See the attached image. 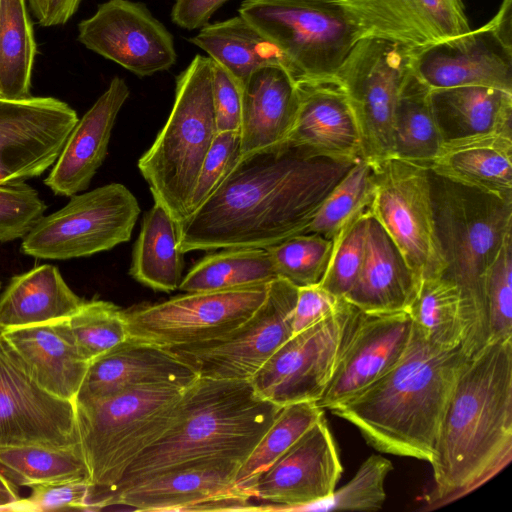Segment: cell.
<instances>
[{
	"mask_svg": "<svg viewBox=\"0 0 512 512\" xmlns=\"http://www.w3.org/2000/svg\"><path fill=\"white\" fill-rule=\"evenodd\" d=\"M357 161L287 142L241 157L216 191L177 223L178 248H267L303 234Z\"/></svg>",
	"mask_w": 512,
	"mask_h": 512,
	"instance_id": "cell-1",
	"label": "cell"
},
{
	"mask_svg": "<svg viewBox=\"0 0 512 512\" xmlns=\"http://www.w3.org/2000/svg\"><path fill=\"white\" fill-rule=\"evenodd\" d=\"M512 459V337L487 343L461 367L435 443L429 505L474 491Z\"/></svg>",
	"mask_w": 512,
	"mask_h": 512,
	"instance_id": "cell-2",
	"label": "cell"
},
{
	"mask_svg": "<svg viewBox=\"0 0 512 512\" xmlns=\"http://www.w3.org/2000/svg\"><path fill=\"white\" fill-rule=\"evenodd\" d=\"M467 356L441 350L414 329L404 356L376 381L330 411L386 454L431 462L441 420Z\"/></svg>",
	"mask_w": 512,
	"mask_h": 512,
	"instance_id": "cell-3",
	"label": "cell"
},
{
	"mask_svg": "<svg viewBox=\"0 0 512 512\" xmlns=\"http://www.w3.org/2000/svg\"><path fill=\"white\" fill-rule=\"evenodd\" d=\"M283 407L261 398L250 380L198 377L184 388L163 434L96 503L183 463L207 459L243 463Z\"/></svg>",
	"mask_w": 512,
	"mask_h": 512,
	"instance_id": "cell-4",
	"label": "cell"
},
{
	"mask_svg": "<svg viewBox=\"0 0 512 512\" xmlns=\"http://www.w3.org/2000/svg\"><path fill=\"white\" fill-rule=\"evenodd\" d=\"M435 230L446 267L460 289L462 352L471 357L489 340L486 273L512 235V202L449 180L428 169Z\"/></svg>",
	"mask_w": 512,
	"mask_h": 512,
	"instance_id": "cell-5",
	"label": "cell"
},
{
	"mask_svg": "<svg viewBox=\"0 0 512 512\" xmlns=\"http://www.w3.org/2000/svg\"><path fill=\"white\" fill-rule=\"evenodd\" d=\"M216 134L212 61L196 55L177 76L168 119L138 161L154 202L164 206L176 223L189 214L202 163Z\"/></svg>",
	"mask_w": 512,
	"mask_h": 512,
	"instance_id": "cell-6",
	"label": "cell"
},
{
	"mask_svg": "<svg viewBox=\"0 0 512 512\" xmlns=\"http://www.w3.org/2000/svg\"><path fill=\"white\" fill-rule=\"evenodd\" d=\"M184 388L141 386L95 400L74 401L79 447L92 485L90 506L113 488L131 462L167 429Z\"/></svg>",
	"mask_w": 512,
	"mask_h": 512,
	"instance_id": "cell-7",
	"label": "cell"
},
{
	"mask_svg": "<svg viewBox=\"0 0 512 512\" xmlns=\"http://www.w3.org/2000/svg\"><path fill=\"white\" fill-rule=\"evenodd\" d=\"M238 14L277 47L297 82L336 78L363 37L340 0H244Z\"/></svg>",
	"mask_w": 512,
	"mask_h": 512,
	"instance_id": "cell-8",
	"label": "cell"
},
{
	"mask_svg": "<svg viewBox=\"0 0 512 512\" xmlns=\"http://www.w3.org/2000/svg\"><path fill=\"white\" fill-rule=\"evenodd\" d=\"M140 206L123 184L110 183L70 197L58 211L42 216L22 238L25 255L69 260L108 251L129 241Z\"/></svg>",
	"mask_w": 512,
	"mask_h": 512,
	"instance_id": "cell-9",
	"label": "cell"
},
{
	"mask_svg": "<svg viewBox=\"0 0 512 512\" xmlns=\"http://www.w3.org/2000/svg\"><path fill=\"white\" fill-rule=\"evenodd\" d=\"M412 49L382 37H362L336 74L357 122L362 158L371 164L393 157L395 110L411 72Z\"/></svg>",
	"mask_w": 512,
	"mask_h": 512,
	"instance_id": "cell-10",
	"label": "cell"
},
{
	"mask_svg": "<svg viewBox=\"0 0 512 512\" xmlns=\"http://www.w3.org/2000/svg\"><path fill=\"white\" fill-rule=\"evenodd\" d=\"M269 283L186 292L125 311L129 338L165 349L215 340L237 328L265 301Z\"/></svg>",
	"mask_w": 512,
	"mask_h": 512,
	"instance_id": "cell-11",
	"label": "cell"
},
{
	"mask_svg": "<svg viewBox=\"0 0 512 512\" xmlns=\"http://www.w3.org/2000/svg\"><path fill=\"white\" fill-rule=\"evenodd\" d=\"M372 165L371 214L394 241L419 284L442 275L446 264L435 230L428 168L396 157Z\"/></svg>",
	"mask_w": 512,
	"mask_h": 512,
	"instance_id": "cell-12",
	"label": "cell"
},
{
	"mask_svg": "<svg viewBox=\"0 0 512 512\" xmlns=\"http://www.w3.org/2000/svg\"><path fill=\"white\" fill-rule=\"evenodd\" d=\"M297 293V286L277 277L262 305L237 328L215 340L168 350L198 377L250 380L292 336Z\"/></svg>",
	"mask_w": 512,
	"mask_h": 512,
	"instance_id": "cell-13",
	"label": "cell"
},
{
	"mask_svg": "<svg viewBox=\"0 0 512 512\" xmlns=\"http://www.w3.org/2000/svg\"><path fill=\"white\" fill-rule=\"evenodd\" d=\"M357 308L344 298L331 314L292 335L255 373V392L274 404L313 401L323 395Z\"/></svg>",
	"mask_w": 512,
	"mask_h": 512,
	"instance_id": "cell-14",
	"label": "cell"
},
{
	"mask_svg": "<svg viewBox=\"0 0 512 512\" xmlns=\"http://www.w3.org/2000/svg\"><path fill=\"white\" fill-rule=\"evenodd\" d=\"M241 465L229 459L183 463L107 495L95 510L121 505L137 511H255L235 482Z\"/></svg>",
	"mask_w": 512,
	"mask_h": 512,
	"instance_id": "cell-15",
	"label": "cell"
},
{
	"mask_svg": "<svg viewBox=\"0 0 512 512\" xmlns=\"http://www.w3.org/2000/svg\"><path fill=\"white\" fill-rule=\"evenodd\" d=\"M78 119L54 97L0 99V185L23 183L52 167Z\"/></svg>",
	"mask_w": 512,
	"mask_h": 512,
	"instance_id": "cell-16",
	"label": "cell"
},
{
	"mask_svg": "<svg viewBox=\"0 0 512 512\" xmlns=\"http://www.w3.org/2000/svg\"><path fill=\"white\" fill-rule=\"evenodd\" d=\"M18 446L79 447L75 403L40 387L0 334V448Z\"/></svg>",
	"mask_w": 512,
	"mask_h": 512,
	"instance_id": "cell-17",
	"label": "cell"
},
{
	"mask_svg": "<svg viewBox=\"0 0 512 512\" xmlns=\"http://www.w3.org/2000/svg\"><path fill=\"white\" fill-rule=\"evenodd\" d=\"M78 41L139 77L170 69L177 60L173 36L140 2L108 0L78 24Z\"/></svg>",
	"mask_w": 512,
	"mask_h": 512,
	"instance_id": "cell-18",
	"label": "cell"
},
{
	"mask_svg": "<svg viewBox=\"0 0 512 512\" xmlns=\"http://www.w3.org/2000/svg\"><path fill=\"white\" fill-rule=\"evenodd\" d=\"M343 467L324 415L248 487L255 511H296L336 489Z\"/></svg>",
	"mask_w": 512,
	"mask_h": 512,
	"instance_id": "cell-19",
	"label": "cell"
},
{
	"mask_svg": "<svg viewBox=\"0 0 512 512\" xmlns=\"http://www.w3.org/2000/svg\"><path fill=\"white\" fill-rule=\"evenodd\" d=\"M412 335L407 311L372 314L358 309L318 406L330 410L384 375L404 356Z\"/></svg>",
	"mask_w": 512,
	"mask_h": 512,
	"instance_id": "cell-20",
	"label": "cell"
},
{
	"mask_svg": "<svg viewBox=\"0 0 512 512\" xmlns=\"http://www.w3.org/2000/svg\"><path fill=\"white\" fill-rule=\"evenodd\" d=\"M411 71L430 89L487 86L512 92V43L484 26L412 49Z\"/></svg>",
	"mask_w": 512,
	"mask_h": 512,
	"instance_id": "cell-21",
	"label": "cell"
},
{
	"mask_svg": "<svg viewBox=\"0 0 512 512\" xmlns=\"http://www.w3.org/2000/svg\"><path fill=\"white\" fill-rule=\"evenodd\" d=\"M363 37L390 39L413 49L468 32L461 0H340Z\"/></svg>",
	"mask_w": 512,
	"mask_h": 512,
	"instance_id": "cell-22",
	"label": "cell"
},
{
	"mask_svg": "<svg viewBox=\"0 0 512 512\" xmlns=\"http://www.w3.org/2000/svg\"><path fill=\"white\" fill-rule=\"evenodd\" d=\"M197 378L193 368L170 350L128 338L89 363L74 401L95 400L141 386L184 388Z\"/></svg>",
	"mask_w": 512,
	"mask_h": 512,
	"instance_id": "cell-23",
	"label": "cell"
},
{
	"mask_svg": "<svg viewBox=\"0 0 512 512\" xmlns=\"http://www.w3.org/2000/svg\"><path fill=\"white\" fill-rule=\"evenodd\" d=\"M129 94L124 79L116 76L78 119L44 180L55 195L71 197L89 187L107 155L116 118Z\"/></svg>",
	"mask_w": 512,
	"mask_h": 512,
	"instance_id": "cell-24",
	"label": "cell"
},
{
	"mask_svg": "<svg viewBox=\"0 0 512 512\" xmlns=\"http://www.w3.org/2000/svg\"><path fill=\"white\" fill-rule=\"evenodd\" d=\"M297 84L299 106L286 142L332 158L363 159L357 122L337 79Z\"/></svg>",
	"mask_w": 512,
	"mask_h": 512,
	"instance_id": "cell-25",
	"label": "cell"
},
{
	"mask_svg": "<svg viewBox=\"0 0 512 512\" xmlns=\"http://www.w3.org/2000/svg\"><path fill=\"white\" fill-rule=\"evenodd\" d=\"M298 106L297 81L284 65L254 71L242 87L240 158L286 142Z\"/></svg>",
	"mask_w": 512,
	"mask_h": 512,
	"instance_id": "cell-26",
	"label": "cell"
},
{
	"mask_svg": "<svg viewBox=\"0 0 512 512\" xmlns=\"http://www.w3.org/2000/svg\"><path fill=\"white\" fill-rule=\"evenodd\" d=\"M418 287L402 253L370 212L364 261L344 299L365 313H395L408 310Z\"/></svg>",
	"mask_w": 512,
	"mask_h": 512,
	"instance_id": "cell-27",
	"label": "cell"
},
{
	"mask_svg": "<svg viewBox=\"0 0 512 512\" xmlns=\"http://www.w3.org/2000/svg\"><path fill=\"white\" fill-rule=\"evenodd\" d=\"M22 369L49 393L74 401L89 362L57 328L56 322L0 330Z\"/></svg>",
	"mask_w": 512,
	"mask_h": 512,
	"instance_id": "cell-28",
	"label": "cell"
},
{
	"mask_svg": "<svg viewBox=\"0 0 512 512\" xmlns=\"http://www.w3.org/2000/svg\"><path fill=\"white\" fill-rule=\"evenodd\" d=\"M429 170L512 202V135L487 133L444 141Z\"/></svg>",
	"mask_w": 512,
	"mask_h": 512,
	"instance_id": "cell-29",
	"label": "cell"
},
{
	"mask_svg": "<svg viewBox=\"0 0 512 512\" xmlns=\"http://www.w3.org/2000/svg\"><path fill=\"white\" fill-rule=\"evenodd\" d=\"M429 97L443 142L487 133L512 135V92L459 86L430 89Z\"/></svg>",
	"mask_w": 512,
	"mask_h": 512,
	"instance_id": "cell-30",
	"label": "cell"
},
{
	"mask_svg": "<svg viewBox=\"0 0 512 512\" xmlns=\"http://www.w3.org/2000/svg\"><path fill=\"white\" fill-rule=\"evenodd\" d=\"M83 301L56 266H36L13 276L0 296V330L60 321L73 314Z\"/></svg>",
	"mask_w": 512,
	"mask_h": 512,
	"instance_id": "cell-31",
	"label": "cell"
},
{
	"mask_svg": "<svg viewBox=\"0 0 512 512\" xmlns=\"http://www.w3.org/2000/svg\"><path fill=\"white\" fill-rule=\"evenodd\" d=\"M189 41L224 67L242 87L249 76L263 66L281 64L286 67L277 47L239 14L208 23Z\"/></svg>",
	"mask_w": 512,
	"mask_h": 512,
	"instance_id": "cell-32",
	"label": "cell"
},
{
	"mask_svg": "<svg viewBox=\"0 0 512 512\" xmlns=\"http://www.w3.org/2000/svg\"><path fill=\"white\" fill-rule=\"evenodd\" d=\"M183 255L178 248L177 223L164 206L154 202L143 218L129 274L155 291H175L184 277Z\"/></svg>",
	"mask_w": 512,
	"mask_h": 512,
	"instance_id": "cell-33",
	"label": "cell"
},
{
	"mask_svg": "<svg viewBox=\"0 0 512 512\" xmlns=\"http://www.w3.org/2000/svg\"><path fill=\"white\" fill-rule=\"evenodd\" d=\"M429 94L411 71L400 91L393 129V157L428 169L443 143Z\"/></svg>",
	"mask_w": 512,
	"mask_h": 512,
	"instance_id": "cell-34",
	"label": "cell"
},
{
	"mask_svg": "<svg viewBox=\"0 0 512 512\" xmlns=\"http://www.w3.org/2000/svg\"><path fill=\"white\" fill-rule=\"evenodd\" d=\"M27 5V0H1L0 3V99L32 96L37 46Z\"/></svg>",
	"mask_w": 512,
	"mask_h": 512,
	"instance_id": "cell-35",
	"label": "cell"
},
{
	"mask_svg": "<svg viewBox=\"0 0 512 512\" xmlns=\"http://www.w3.org/2000/svg\"><path fill=\"white\" fill-rule=\"evenodd\" d=\"M407 312L414 329L430 345L441 350L461 347L462 298L452 280L442 275L423 279Z\"/></svg>",
	"mask_w": 512,
	"mask_h": 512,
	"instance_id": "cell-36",
	"label": "cell"
},
{
	"mask_svg": "<svg viewBox=\"0 0 512 512\" xmlns=\"http://www.w3.org/2000/svg\"><path fill=\"white\" fill-rule=\"evenodd\" d=\"M277 278L265 248L230 247L211 253L183 277L178 290L200 292L270 283Z\"/></svg>",
	"mask_w": 512,
	"mask_h": 512,
	"instance_id": "cell-37",
	"label": "cell"
},
{
	"mask_svg": "<svg viewBox=\"0 0 512 512\" xmlns=\"http://www.w3.org/2000/svg\"><path fill=\"white\" fill-rule=\"evenodd\" d=\"M0 472L10 482L29 487L74 480L90 482L89 471L80 447L0 448Z\"/></svg>",
	"mask_w": 512,
	"mask_h": 512,
	"instance_id": "cell-38",
	"label": "cell"
},
{
	"mask_svg": "<svg viewBox=\"0 0 512 512\" xmlns=\"http://www.w3.org/2000/svg\"><path fill=\"white\" fill-rule=\"evenodd\" d=\"M56 326L89 363L129 338L125 310L99 299L83 301Z\"/></svg>",
	"mask_w": 512,
	"mask_h": 512,
	"instance_id": "cell-39",
	"label": "cell"
},
{
	"mask_svg": "<svg viewBox=\"0 0 512 512\" xmlns=\"http://www.w3.org/2000/svg\"><path fill=\"white\" fill-rule=\"evenodd\" d=\"M323 415L324 409L313 401L285 405L240 466L236 475V485L248 494L247 489L252 482L283 455Z\"/></svg>",
	"mask_w": 512,
	"mask_h": 512,
	"instance_id": "cell-40",
	"label": "cell"
},
{
	"mask_svg": "<svg viewBox=\"0 0 512 512\" xmlns=\"http://www.w3.org/2000/svg\"><path fill=\"white\" fill-rule=\"evenodd\" d=\"M374 195L373 165L360 159L325 198L303 234L334 239L350 221L370 210Z\"/></svg>",
	"mask_w": 512,
	"mask_h": 512,
	"instance_id": "cell-41",
	"label": "cell"
},
{
	"mask_svg": "<svg viewBox=\"0 0 512 512\" xmlns=\"http://www.w3.org/2000/svg\"><path fill=\"white\" fill-rule=\"evenodd\" d=\"M333 239L318 234H299L265 248L277 277L297 287L319 284L333 250Z\"/></svg>",
	"mask_w": 512,
	"mask_h": 512,
	"instance_id": "cell-42",
	"label": "cell"
},
{
	"mask_svg": "<svg viewBox=\"0 0 512 512\" xmlns=\"http://www.w3.org/2000/svg\"><path fill=\"white\" fill-rule=\"evenodd\" d=\"M392 469L393 465L388 458L372 454L344 486L335 489L327 498L303 505L296 511L379 510L386 499L385 480Z\"/></svg>",
	"mask_w": 512,
	"mask_h": 512,
	"instance_id": "cell-43",
	"label": "cell"
},
{
	"mask_svg": "<svg viewBox=\"0 0 512 512\" xmlns=\"http://www.w3.org/2000/svg\"><path fill=\"white\" fill-rule=\"evenodd\" d=\"M370 210L350 221L333 239V250L319 285L338 298H344L361 270L366 248Z\"/></svg>",
	"mask_w": 512,
	"mask_h": 512,
	"instance_id": "cell-44",
	"label": "cell"
},
{
	"mask_svg": "<svg viewBox=\"0 0 512 512\" xmlns=\"http://www.w3.org/2000/svg\"><path fill=\"white\" fill-rule=\"evenodd\" d=\"M489 342L512 337V235L501 247L485 277Z\"/></svg>",
	"mask_w": 512,
	"mask_h": 512,
	"instance_id": "cell-45",
	"label": "cell"
},
{
	"mask_svg": "<svg viewBox=\"0 0 512 512\" xmlns=\"http://www.w3.org/2000/svg\"><path fill=\"white\" fill-rule=\"evenodd\" d=\"M46 209L38 192L25 182L0 185V242L23 238Z\"/></svg>",
	"mask_w": 512,
	"mask_h": 512,
	"instance_id": "cell-46",
	"label": "cell"
},
{
	"mask_svg": "<svg viewBox=\"0 0 512 512\" xmlns=\"http://www.w3.org/2000/svg\"><path fill=\"white\" fill-rule=\"evenodd\" d=\"M240 131L217 133L202 163L189 214L219 187L240 159ZM188 214V215H189Z\"/></svg>",
	"mask_w": 512,
	"mask_h": 512,
	"instance_id": "cell-47",
	"label": "cell"
},
{
	"mask_svg": "<svg viewBox=\"0 0 512 512\" xmlns=\"http://www.w3.org/2000/svg\"><path fill=\"white\" fill-rule=\"evenodd\" d=\"M28 498H20L13 511L87 510L92 485L86 480L38 484Z\"/></svg>",
	"mask_w": 512,
	"mask_h": 512,
	"instance_id": "cell-48",
	"label": "cell"
},
{
	"mask_svg": "<svg viewBox=\"0 0 512 512\" xmlns=\"http://www.w3.org/2000/svg\"><path fill=\"white\" fill-rule=\"evenodd\" d=\"M212 95L217 133L240 131L242 86L224 67L214 61Z\"/></svg>",
	"mask_w": 512,
	"mask_h": 512,
	"instance_id": "cell-49",
	"label": "cell"
},
{
	"mask_svg": "<svg viewBox=\"0 0 512 512\" xmlns=\"http://www.w3.org/2000/svg\"><path fill=\"white\" fill-rule=\"evenodd\" d=\"M341 299L323 289L319 284L298 287L293 312L292 335L305 330L331 314L338 307Z\"/></svg>",
	"mask_w": 512,
	"mask_h": 512,
	"instance_id": "cell-50",
	"label": "cell"
},
{
	"mask_svg": "<svg viewBox=\"0 0 512 512\" xmlns=\"http://www.w3.org/2000/svg\"><path fill=\"white\" fill-rule=\"evenodd\" d=\"M227 1L229 0H175L171 20L184 29L202 28Z\"/></svg>",
	"mask_w": 512,
	"mask_h": 512,
	"instance_id": "cell-51",
	"label": "cell"
},
{
	"mask_svg": "<svg viewBox=\"0 0 512 512\" xmlns=\"http://www.w3.org/2000/svg\"><path fill=\"white\" fill-rule=\"evenodd\" d=\"M82 0H46V13L40 24L51 27L66 24L78 10Z\"/></svg>",
	"mask_w": 512,
	"mask_h": 512,
	"instance_id": "cell-52",
	"label": "cell"
},
{
	"mask_svg": "<svg viewBox=\"0 0 512 512\" xmlns=\"http://www.w3.org/2000/svg\"><path fill=\"white\" fill-rule=\"evenodd\" d=\"M20 499L17 493L0 490V511H13L15 503Z\"/></svg>",
	"mask_w": 512,
	"mask_h": 512,
	"instance_id": "cell-53",
	"label": "cell"
},
{
	"mask_svg": "<svg viewBox=\"0 0 512 512\" xmlns=\"http://www.w3.org/2000/svg\"><path fill=\"white\" fill-rule=\"evenodd\" d=\"M27 4L32 11L33 16L41 24L46 13V0H27Z\"/></svg>",
	"mask_w": 512,
	"mask_h": 512,
	"instance_id": "cell-54",
	"label": "cell"
},
{
	"mask_svg": "<svg viewBox=\"0 0 512 512\" xmlns=\"http://www.w3.org/2000/svg\"><path fill=\"white\" fill-rule=\"evenodd\" d=\"M0 490L17 493L13 483H11L1 472H0Z\"/></svg>",
	"mask_w": 512,
	"mask_h": 512,
	"instance_id": "cell-55",
	"label": "cell"
},
{
	"mask_svg": "<svg viewBox=\"0 0 512 512\" xmlns=\"http://www.w3.org/2000/svg\"><path fill=\"white\" fill-rule=\"evenodd\" d=\"M0 3H1V0H0Z\"/></svg>",
	"mask_w": 512,
	"mask_h": 512,
	"instance_id": "cell-56",
	"label": "cell"
}]
</instances>
